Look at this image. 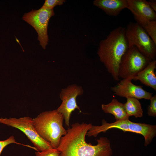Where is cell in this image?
<instances>
[{
  "mask_svg": "<svg viewBox=\"0 0 156 156\" xmlns=\"http://www.w3.org/2000/svg\"><path fill=\"white\" fill-rule=\"evenodd\" d=\"M66 1L65 0H46L41 8L48 9H53L57 5H62Z\"/></svg>",
  "mask_w": 156,
  "mask_h": 156,
  "instance_id": "e0dca14e",
  "label": "cell"
},
{
  "mask_svg": "<svg viewBox=\"0 0 156 156\" xmlns=\"http://www.w3.org/2000/svg\"><path fill=\"white\" fill-rule=\"evenodd\" d=\"M150 103L148 105L147 114L150 116H156V95L152 96L150 99Z\"/></svg>",
  "mask_w": 156,
  "mask_h": 156,
  "instance_id": "ac0fdd59",
  "label": "cell"
},
{
  "mask_svg": "<svg viewBox=\"0 0 156 156\" xmlns=\"http://www.w3.org/2000/svg\"><path fill=\"white\" fill-rule=\"evenodd\" d=\"M12 143L23 145L21 143L17 142L13 136H10L5 140H0V155L3 149L6 146Z\"/></svg>",
  "mask_w": 156,
  "mask_h": 156,
  "instance_id": "ffe728a7",
  "label": "cell"
},
{
  "mask_svg": "<svg viewBox=\"0 0 156 156\" xmlns=\"http://www.w3.org/2000/svg\"><path fill=\"white\" fill-rule=\"evenodd\" d=\"M0 123L17 129L25 135L32 142L37 151H43L53 148L50 144L38 134L33 125V118L28 116L18 118H0Z\"/></svg>",
  "mask_w": 156,
  "mask_h": 156,
  "instance_id": "52a82bcc",
  "label": "cell"
},
{
  "mask_svg": "<svg viewBox=\"0 0 156 156\" xmlns=\"http://www.w3.org/2000/svg\"><path fill=\"white\" fill-rule=\"evenodd\" d=\"M101 108L104 113L113 115L116 120L129 119L124 104L113 98L107 104H102Z\"/></svg>",
  "mask_w": 156,
  "mask_h": 156,
  "instance_id": "5bb4252c",
  "label": "cell"
},
{
  "mask_svg": "<svg viewBox=\"0 0 156 156\" xmlns=\"http://www.w3.org/2000/svg\"><path fill=\"white\" fill-rule=\"evenodd\" d=\"M147 2L150 7L155 12H156V1L150 0L147 1Z\"/></svg>",
  "mask_w": 156,
  "mask_h": 156,
  "instance_id": "44dd1931",
  "label": "cell"
},
{
  "mask_svg": "<svg viewBox=\"0 0 156 156\" xmlns=\"http://www.w3.org/2000/svg\"><path fill=\"white\" fill-rule=\"evenodd\" d=\"M114 128L121 130L124 132H130L142 135L144 138L145 146L149 144L156 135V125L133 122L129 119L116 120L111 123H107L103 119L101 125H92L90 129L89 133L92 136L96 137L99 133H105L109 129Z\"/></svg>",
  "mask_w": 156,
  "mask_h": 156,
  "instance_id": "277c9868",
  "label": "cell"
},
{
  "mask_svg": "<svg viewBox=\"0 0 156 156\" xmlns=\"http://www.w3.org/2000/svg\"><path fill=\"white\" fill-rule=\"evenodd\" d=\"M83 92L82 88L76 84L69 86L62 90L60 95L62 102L57 110L63 114L67 127H69V120L72 112L76 109H79L80 113L82 112L77 105L76 98L83 94Z\"/></svg>",
  "mask_w": 156,
  "mask_h": 156,
  "instance_id": "9c48e42d",
  "label": "cell"
},
{
  "mask_svg": "<svg viewBox=\"0 0 156 156\" xmlns=\"http://www.w3.org/2000/svg\"><path fill=\"white\" fill-rule=\"evenodd\" d=\"M93 4L112 16H117L128 6L127 0H95Z\"/></svg>",
  "mask_w": 156,
  "mask_h": 156,
  "instance_id": "7c38bea8",
  "label": "cell"
},
{
  "mask_svg": "<svg viewBox=\"0 0 156 156\" xmlns=\"http://www.w3.org/2000/svg\"><path fill=\"white\" fill-rule=\"evenodd\" d=\"M127 99L126 102L124 104L128 116L136 118L142 117L143 112L138 99L133 97H128Z\"/></svg>",
  "mask_w": 156,
  "mask_h": 156,
  "instance_id": "9a60e30c",
  "label": "cell"
},
{
  "mask_svg": "<svg viewBox=\"0 0 156 156\" xmlns=\"http://www.w3.org/2000/svg\"><path fill=\"white\" fill-rule=\"evenodd\" d=\"M92 125L90 123L77 122L68 127L57 148L60 152V156H112L111 143L107 138L97 139L96 145L86 142V134Z\"/></svg>",
  "mask_w": 156,
  "mask_h": 156,
  "instance_id": "6da1fadb",
  "label": "cell"
},
{
  "mask_svg": "<svg viewBox=\"0 0 156 156\" xmlns=\"http://www.w3.org/2000/svg\"><path fill=\"white\" fill-rule=\"evenodd\" d=\"M53 9L42 8L38 10H32L24 14L23 20L31 26L36 31L40 45L44 49L49 41L47 29L51 18L54 15Z\"/></svg>",
  "mask_w": 156,
  "mask_h": 156,
  "instance_id": "ba28073f",
  "label": "cell"
},
{
  "mask_svg": "<svg viewBox=\"0 0 156 156\" xmlns=\"http://www.w3.org/2000/svg\"><path fill=\"white\" fill-rule=\"evenodd\" d=\"M64 120L63 114L57 110L46 111L33 118V125L39 135L56 149L67 133L63 126Z\"/></svg>",
  "mask_w": 156,
  "mask_h": 156,
  "instance_id": "3957f363",
  "label": "cell"
},
{
  "mask_svg": "<svg viewBox=\"0 0 156 156\" xmlns=\"http://www.w3.org/2000/svg\"><path fill=\"white\" fill-rule=\"evenodd\" d=\"M151 61L135 46L129 47L122 56L120 63L119 78L132 80Z\"/></svg>",
  "mask_w": 156,
  "mask_h": 156,
  "instance_id": "8992f818",
  "label": "cell"
},
{
  "mask_svg": "<svg viewBox=\"0 0 156 156\" xmlns=\"http://www.w3.org/2000/svg\"><path fill=\"white\" fill-rule=\"evenodd\" d=\"M125 27L119 26L100 42L97 53L101 62L114 79L120 80L119 67L121 59L129 48Z\"/></svg>",
  "mask_w": 156,
  "mask_h": 156,
  "instance_id": "7a4b0ae2",
  "label": "cell"
},
{
  "mask_svg": "<svg viewBox=\"0 0 156 156\" xmlns=\"http://www.w3.org/2000/svg\"><path fill=\"white\" fill-rule=\"evenodd\" d=\"M143 28L156 44V21H149Z\"/></svg>",
  "mask_w": 156,
  "mask_h": 156,
  "instance_id": "2e32d148",
  "label": "cell"
},
{
  "mask_svg": "<svg viewBox=\"0 0 156 156\" xmlns=\"http://www.w3.org/2000/svg\"><path fill=\"white\" fill-rule=\"evenodd\" d=\"M129 79H122L116 85L111 87L110 90L115 94L120 97L150 100L153 93L146 91L142 86L134 84Z\"/></svg>",
  "mask_w": 156,
  "mask_h": 156,
  "instance_id": "30bf717a",
  "label": "cell"
},
{
  "mask_svg": "<svg viewBox=\"0 0 156 156\" xmlns=\"http://www.w3.org/2000/svg\"><path fill=\"white\" fill-rule=\"evenodd\" d=\"M128 9L136 23L143 27L148 22L156 21V13L145 0H127Z\"/></svg>",
  "mask_w": 156,
  "mask_h": 156,
  "instance_id": "8fae6325",
  "label": "cell"
},
{
  "mask_svg": "<svg viewBox=\"0 0 156 156\" xmlns=\"http://www.w3.org/2000/svg\"><path fill=\"white\" fill-rule=\"evenodd\" d=\"M60 152L57 149L52 148L43 151H36V156H60Z\"/></svg>",
  "mask_w": 156,
  "mask_h": 156,
  "instance_id": "d6986e66",
  "label": "cell"
},
{
  "mask_svg": "<svg viewBox=\"0 0 156 156\" xmlns=\"http://www.w3.org/2000/svg\"><path fill=\"white\" fill-rule=\"evenodd\" d=\"M125 34L129 47L135 46L149 60H155L156 44L142 27L136 23L130 22L125 27Z\"/></svg>",
  "mask_w": 156,
  "mask_h": 156,
  "instance_id": "5b68a950",
  "label": "cell"
},
{
  "mask_svg": "<svg viewBox=\"0 0 156 156\" xmlns=\"http://www.w3.org/2000/svg\"><path fill=\"white\" fill-rule=\"evenodd\" d=\"M156 68V61H151L148 65L132 79L139 80L143 84L156 91V77L155 71Z\"/></svg>",
  "mask_w": 156,
  "mask_h": 156,
  "instance_id": "4fadbf2b",
  "label": "cell"
}]
</instances>
